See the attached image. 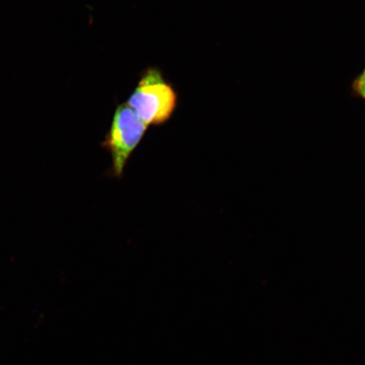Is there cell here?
Listing matches in <instances>:
<instances>
[{
	"label": "cell",
	"mask_w": 365,
	"mask_h": 365,
	"mask_svg": "<svg viewBox=\"0 0 365 365\" xmlns=\"http://www.w3.org/2000/svg\"><path fill=\"white\" fill-rule=\"evenodd\" d=\"M145 124L162 125L170 120L178 104L175 88L158 68H148L126 103Z\"/></svg>",
	"instance_id": "6da1fadb"
},
{
	"label": "cell",
	"mask_w": 365,
	"mask_h": 365,
	"mask_svg": "<svg viewBox=\"0 0 365 365\" xmlns=\"http://www.w3.org/2000/svg\"><path fill=\"white\" fill-rule=\"evenodd\" d=\"M148 129V125L127 103L118 105L103 144L112 158L114 177L123 175L126 163Z\"/></svg>",
	"instance_id": "7a4b0ae2"
},
{
	"label": "cell",
	"mask_w": 365,
	"mask_h": 365,
	"mask_svg": "<svg viewBox=\"0 0 365 365\" xmlns=\"http://www.w3.org/2000/svg\"><path fill=\"white\" fill-rule=\"evenodd\" d=\"M352 89L354 95L365 100V68L361 74L354 80Z\"/></svg>",
	"instance_id": "3957f363"
}]
</instances>
